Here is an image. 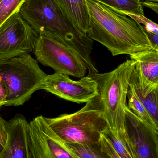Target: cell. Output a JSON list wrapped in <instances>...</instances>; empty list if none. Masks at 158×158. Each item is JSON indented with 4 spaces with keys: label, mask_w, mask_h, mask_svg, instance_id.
<instances>
[{
    "label": "cell",
    "mask_w": 158,
    "mask_h": 158,
    "mask_svg": "<svg viewBox=\"0 0 158 158\" xmlns=\"http://www.w3.org/2000/svg\"><path fill=\"white\" fill-rule=\"evenodd\" d=\"M8 94L7 86L0 77V108L5 106Z\"/></svg>",
    "instance_id": "22"
},
{
    "label": "cell",
    "mask_w": 158,
    "mask_h": 158,
    "mask_svg": "<svg viewBox=\"0 0 158 158\" xmlns=\"http://www.w3.org/2000/svg\"><path fill=\"white\" fill-rule=\"evenodd\" d=\"M135 64L134 60L127 59L113 71L88 74L97 82V97L108 126L125 124L127 93Z\"/></svg>",
    "instance_id": "4"
},
{
    "label": "cell",
    "mask_w": 158,
    "mask_h": 158,
    "mask_svg": "<svg viewBox=\"0 0 158 158\" xmlns=\"http://www.w3.org/2000/svg\"><path fill=\"white\" fill-rule=\"evenodd\" d=\"M146 2H153L158 3V0H145Z\"/></svg>",
    "instance_id": "26"
},
{
    "label": "cell",
    "mask_w": 158,
    "mask_h": 158,
    "mask_svg": "<svg viewBox=\"0 0 158 158\" xmlns=\"http://www.w3.org/2000/svg\"><path fill=\"white\" fill-rule=\"evenodd\" d=\"M46 75L30 53L0 60V77L6 85L5 106H22L38 90L42 89Z\"/></svg>",
    "instance_id": "5"
},
{
    "label": "cell",
    "mask_w": 158,
    "mask_h": 158,
    "mask_svg": "<svg viewBox=\"0 0 158 158\" xmlns=\"http://www.w3.org/2000/svg\"><path fill=\"white\" fill-rule=\"evenodd\" d=\"M89 16L86 35L106 46L113 56H130L153 48L143 26L94 0H85Z\"/></svg>",
    "instance_id": "1"
},
{
    "label": "cell",
    "mask_w": 158,
    "mask_h": 158,
    "mask_svg": "<svg viewBox=\"0 0 158 158\" xmlns=\"http://www.w3.org/2000/svg\"><path fill=\"white\" fill-rule=\"evenodd\" d=\"M26 0H0V27L14 14L19 13Z\"/></svg>",
    "instance_id": "17"
},
{
    "label": "cell",
    "mask_w": 158,
    "mask_h": 158,
    "mask_svg": "<svg viewBox=\"0 0 158 158\" xmlns=\"http://www.w3.org/2000/svg\"><path fill=\"white\" fill-rule=\"evenodd\" d=\"M125 124L136 158H158V132L125 107Z\"/></svg>",
    "instance_id": "10"
},
{
    "label": "cell",
    "mask_w": 158,
    "mask_h": 158,
    "mask_svg": "<svg viewBox=\"0 0 158 158\" xmlns=\"http://www.w3.org/2000/svg\"><path fill=\"white\" fill-rule=\"evenodd\" d=\"M39 35L16 13L0 27V60L33 52Z\"/></svg>",
    "instance_id": "8"
},
{
    "label": "cell",
    "mask_w": 158,
    "mask_h": 158,
    "mask_svg": "<svg viewBox=\"0 0 158 158\" xmlns=\"http://www.w3.org/2000/svg\"><path fill=\"white\" fill-rule=\"evenodd\" d=\"M28 124L25 117L19 114L7 121V140L0 158H28Z\"/></svg>",
    "instance_id": "11"
},
{
    "label": "cell",
    "mask_w": 158,
    "mask_h": 158,
    "mask_svg": "<svg viewBox=\"0 0 158 158\" xmlns=\"http://www.w3.org/2000/svg\"><path fill=\"white\" fill-rule=\"evenodd\" d=\"M129 85L133 88L143 104L158 132V84L145 81L135 68Z\"/></svg>",
    "instance_id": "12"
},
{
    "label": "cell",
    "mask_w": 158,
    "mask_h": 158,
    "mask_svg": "<svg viewBox=\"0 0 158 158\" xmlns=\"http://www.w3.org/2000/svg\"><path fill=\"white\" fill-rule=\"evenodd\" d=\"M111 9H113L119 13L124 14V15L130 17L133 19H134L136 22L140 23L141 25L142 24L143 25L144 28L146 31L152 32V33H156L158 35V24L153 22L150 19H148L145 16L134 14V13H131V12L121 11V10L114 9V8H111Z\"/></svg>",
    "instance_id": "19"
},
{
    "label": "cell",
    "mask_w": 158,
    "mask_h": 158,
    "mask_svg": "<svg viewBox=\"0 0 158 158\" xmlns=\"http://www.w3.org/2000/svg\"><path fill=\"white\" fill-rule=\"evenodd\" d=\"M42 89L78 104L88 103L98 94L97 82L89 75L78 81H73L68 76L59 73L47 75Z\"/></svg>",
    "instance_id": "9"
},
{
    "label": "cell",
    "mask_w": 158,
    "mask_h": 158,
    "mask_svg": "<svg viewBox=\"0 0 158 158\" xmlns=\"http://www.w3.org/2000/svg\"><path fill=\"white\" fill-rule=\"evenodd\" d=\"M69 19L82 33L86 34L89 16L85 0H55Z\"/></svg>",
    "instance_id": "14"
},
{
    "label": "cell",
    "mask_w": 158,
    "mask_h": 158,
    "mask_svg": "<svg viewBox=\"0 0 158 158\" xmlns=\"http://www.w3.org/2000/svg\"><path fill=\"white\" fill-rule=\"evenodd\" d=\"M98 156H99V158H109L108 157H107L106 156V155H104L103 153H102V152H101V151H100V150H99V149H98Z\"/></svg>",
    "instance_id": "25"
},
{
    "label": "cell",
    "mask_w": 158,
    "mask_h": 158,
    "mask_svg": "<svg viewBox=\"0 0 158 158\" xmlns=\"http://www.w3.org/2000/svg\"><path fill=\"white\" fill-rule=\"evenodd\" d=\"M19 13L39 35L67 46L83 59L89 73H98L91 57L93 40L72 23L55 0H26Z\"/></svg>",
    "instance_id": "2"
},
{
    "label": "cell",
    "mask_w": 158,
    "mask_h": 158,
    "mask_svg": "<svg viewBox=\"0 0 158 158\" xmlns=\"http://www.w3.org/2000/svg\"><path fill=\"white\" fill-rule=\"evenodd\" d=\"M67 147L81 158H100L98 146H90L65 143Z\"/></svg>",
    "instance_id": "18"
},
{
    "label": "cell",
    "mask_w": 158,
    "mask_h": 158,
    "mask_svg": "<svg viewBox=\"0 0 158 158\" xmlns=\"http://www.w3.org/2000/svg\"><path fill=\"white\" fill-rule=\"evenodd\" d=\"M97 96L73 114L45 118L47 123L67 143L98 145L100 136L106 133L108 126Z\"/></svg>",
    "instance_id": "3"
},
{
    "label": "cell",
    "mask_w": 158,
    "mask_h": 158,
    "mask_svg": "<svg viewBox=\"0 0 158 158\" xmlns=\"http://www.w3.org/2000/svg\"><path fill=\"white\" fill-rule=\"evenodd\" d=\"M27 144L28 158H81L67 147L43 116L29 123Z\"/></svg>",
    "instance_id": "7"
},
{
    "label": "cell",
    "mask_w": 158,
    "mask_h": 158,
    "mask_svg": "<svg viewBox=\"0 0 158 158\" xmlns=\"http://www.w3.org/2000/svg\"><path fill=\"white\" fill-rule=\"evenodd\" d=\"M127 97L128 99V107L129 109L137 117L145 121L156 129L155 123L153 119L133 88L130 85Z\"/></svg>",
    "instance_id": "16"
},
{
    "label": "cell",
    "mask_w": 158,
    "mask_h": 158,
    "mask_svg": "<svg viewBox=\"0 0 158 158\" xmlns=\"http://www.w3.org/2000/svg\"><path fill=\"white\" fill-rule=\"evenodd\" d=\"M33 52L38 62L56 73L78 78L84 77L87 67L83 59L66 45L39 35Z\"/></svg>",
    "instance_id": "6"
},
{
    "label": "cell",
    "mask_w": 158,
    "mask_h": 158,
    "mask_svg": "<svg viewBox=\"0 0 158 158\" xmlns=\"http://www.w3.org/2000/svg\"><path fill=\"white\" fill-rule=\"evenodd\" d=\"M143 6L153 10L158 15V3L144 1L143 2Z\"/></svg>",
    "instance_id": "24"
},
{
    "label": "cell",
    "mask_w": 158,
    "mask_h": 158,
    "mask_svg": "<svg viewBox=\"0 0 158 158\" xmlns=\"http://www.w3.org/2000/svg\"><path fill=\"white\" fill-rule=\"evenodd\" d=\"M144 31H145L147 36L148 37L149 41H150V43L152 44L153 48L158 49V34L149 32V31H146L145 29Z\"/></svg>",
    "instance_id": "23"
},
{
    "label": "cell",
    "mask_w": 158,
    "mask_h": 158,
    "mask_svg": "<svg viewBox=\"0 0 158 158\" xmlns=\"http://www.w3.org/2000/svg\"><path fill=\"white\" fill-rule=\"evenodd\" d=\"M130 58L136 62L135 68L145 81L158 84V49L153 48Z\"/></svg>",
    "instance_id": "13"
},
{
    "label": "cell",
    "mask_w": 158,
    "mask_h": 158,
    "mask_svg": "<svg viewBox=\"0 0 158 158\" xmlns=\"http://www.w3.org/2000/svg\"><path fill=\"white\" fill-rule=\"evenodd\" d=\"M108 7L145 16L142 0H94Z\"/></svg>",
    "instance_id": "15"
},
{
    "label": "cell",
    "mask_w": 158,
    "mask_h": 158,
    "mask_svg": "<svg viewBox=\"0 0 158 158\" xmlns=\"http://www.w3.org/2000/svg\"><path fill=\"white\" fill-rule=\"evenodd\" d=\"M98 147L102 153L109 158H121L105 134H101Z\"/></svg>",
    "instance_id": "20"
},
{
    "label": "cell",
    "mask_w": 158,
    "mask_h": 158,
    "mask_svg": "<svg viewBox=\"0 0 158 158\" xmlns=\"http://www.w3.org/2000/svg\"><path fill=\"white\" fill-rule=\"evenodd\" d=\"M7 138V121L0 116V155L4 149Z\"/></svg>",
    "instance_id": "21"
}]
</instances>
